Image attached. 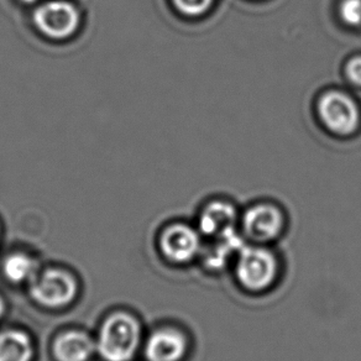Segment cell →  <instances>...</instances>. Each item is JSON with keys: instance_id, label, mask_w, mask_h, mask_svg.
Masks as SVG:
<instances>
[{"instance_id": "1", "label": "cell", "mask_w": 361, "mask_h": 361, "mask_svg": "<svg viewBox=\"0 0 361 361\" xmlns=\"http://www.w3.org/2000/svg\"><path fill=\"white\" fill-rule=\"evenodd\" d=\"M286 271V259L279 246L244 243L228 275L244 296L262 298L271 296L282 286Z\"/></svg>"}, {"instance_id": "2", "label": "cell", "mask_w": 361, "mask_h": 361, "mask_svg": "<svg viewBox=\"0 0 361 361\" xmlns=\"http://www.w3.org/2000/svg\"><path fill=\"white\" fill-rule=\"evenodd\" d=\"M238 231L249 244L279 246L290 231V219L276 203L256 202L240 211Z\"/></svg>"}, {"instance_id": "3", "label": "cell", "mask_w": 361, "mask_h": 361, "mask_svg": "<svg viewBox=\"0 0 361 361\" xmlns=\"http://www.w3.org/2000/svg\"><path fill=\"white\" fill-rule=\"evenodd\" d=\"M140 341V326L135 318L116 313L102 326L97 349L106 361H130Z\"/></svg>"}, {"instance_id": "4", "label": "cell", "mask_w": 361, "mask_h": 361, "mask_svg": "<svg viewBox=\"0 0 361 361\" xmlns=\"http://www.w3.org/2000/svg\"><path fill=\"white\" fill-rule=\"evenodd\" d=\"M32 23L49 40H68L80 27V11L68 0H46L32 13Z\"/></svg>"}, {"instance_id": "5", "label": "cell", "mask_w": 361, "mask_h": 361, "mask_svg": "<svg viewBox=\"0 0 361 361\" xmlns=\"http://www.w3.org/2000/svg\"><path fill=\"white\" fill-rule=\"evenodd\" d=\"M204 245V239L195 224L175 223L162 231L161 251L167 260L177 265L197 262Z\"/></svg>"}, {"instance_id": "6", "label": "cell", "mask_w": 361, "mask_h": 361, "mask_svg": "<svg viewBox=\"0 0 361 361\" xmlns=\"http://www.w3.org/2000/svg\"><path fill=\"white\" fill-rule=\"evenodd\" d=\"M318 114L326 129L338 135H349L360 121L355 102L339 90H329L319 98Z\"/></svg>"}, {"instance_id": "7", "label": "cell", "mask_w": 361, "mask_h": 361, "mask_svg": "<svg viewBox=\"0 0 361 361\" xmlns=\"http://www.w3.org/2000/svg\"><path fill=\"white\" fill-rule=\"evenodd\" d=\"M30 292L41 306L61 308L75 300L77 283L65 271L50 269L31 280Z\"/></svg>"}, {"instance_id": "8", "label": "cell", "mask_w": 361, "mask_h": 361, "mask_svg": "<svg viewBox=\"0 0 361 361\" xmlns=\"http://www.w3.org/2000/svg\"><path fill=\"white\" fill-rule=\"evenodd\" d=\"M240 211L233 202L216 198L207 202L198 212L195 226L204 240L238 231Z\"/></svg>"}, {"instance_id": "9", "label": "cell", "mask_w": 361, "mask_h": 361, "mask_svg": "<svg viewBox=\"0 0 361 361\" xmlns=\"http://www.w3.org/2000/svg\"><path fill=\"white\" fill-rule=\"evenodd\" d=\"M244 243L239 231L204 240L197 264L209 276L219 277L229 274L233 261Z\"/></svg>"}, {"instance_id": "10", "label": "cell", "mask_w": 361, "mask_h": 361, "mask_svg": "<svg viewBox=\"0 0 361 361\" xmlns=\"http://www.w3.org/2000/svg\"><path fill=\"white\" fill-rule=\"evenodd\" d=\"M191 350V339L177 326H165L156 331L146 344L149 361H183Z\"/></svg>"}, {"instance_id": "11", "label": "cell", "mask_w": 361, "mask_h": 361, "mask_svg": "<svg viewBox=\"0 0 361 361\" xmlns=\"http://www.w3.org/2000/svg\"><path fill=\"white\" fill-rule=\"evenodd\" d=\"M94 350V344L80 331H68L59 336L54 351L59 361H87Z\"/></svg>"}, {"instance_id": "12", "label": "cell", "mask_w": 361, "mask_h": 361, "mask_svg": "<svg viewBox=\"0 0 361 361\" xmlns=\"http://www.w3.org/2000/svg\"><path fill=\"white\" fill-rule=\"evenodd\" d=\"M32 345L29 336L19 331L0 334V361H30Z\"/></svg>"}, {"instance_id": "13", "label": "cell", "mask_w": 361, "mask_h": 361, "mask_svg": "<svg viewBox=\"0 0 361 361\" xmlns=\"http://www.w3.org/2000/svg\"><path fill=\"white\" fill-rule=\"evenodd\" d=\"M35 261L30 256L24 254H13L8 256L3 265V271L6 279L16 283L31 281L36 276Z\"/></svg>"}, {"instance_id": "14", "label": "cell", "mask_w": 361, "mask_h": 361, "mask_svg": "<svg viewBox=\"0 0 361 361\" xmlns=\"http://www.w3.org/2000/svg\"><path fill=\"white\" fill-rule=\"evenodd\" d=\"M172 3L182 16H200L209 11L214 0H172Z\"/></svg>"}, {"instance_id": "15", "label": "cell", "mask_w": 361, "mask_h": 361, "mask_svg": "<svg viewBox=\"0 0 361 361\" xmlns=\"http://www.w3.org/2000/svg\"><path fill=\"white\" fill-rule=\"evenodd\" d=\"M339 14L348 25H361V0H341Z\"/></svg>"}, {"instance_id": "16", "label": "cell", "mask_w": 361, "mask_h": 361, "mask_svg": "<svg viewBox=\"0 0 361 361\" xmlns=\"http://www.w3.org/2000/svg\"><path fill=\"white\" fill-rule=\"evenodd\" d=\"M345 75L353 85L361 87V56H355L348 61L345 67Z\"/></svg>"}, {"instance_id": "17", "label": "cell", "mask_w": 361, "mask_h": 361, "mask_svg": "<svg viewBox=\"0 0 361 361\" xmlns=\"http://www.w3.org/2000/svg\"><path fill=\"white\" fill-rule=\"evenodd\" d=\"M4 310H6V307H4V302H3V300L0 298V317L3 316Z\"/></svg>"}, {"instance_id": "18", "label": "cell", "mask_w": 361, "mask_h": 361, "mask_svg": "<svg viewBox=\"0 0 361 361\" xmlns=\"http://www.w3.org/2000/svg\"><path fill=\"white\" fill-rule=\"evenodd\" d=\"M20 1L24 4H35V3H39L40 0H20Z\"/></svg>"}]
</instances>
